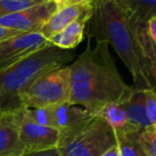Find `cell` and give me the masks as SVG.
I'll return each instance as SVG.
<instances>
[{"instance_id":"6da1fadb","label":"cell","mask_w":156,"mask_h":156,"mask_svg":"<svg viewBox=\"0 0 156 156\" xmlns=\"http://www.w3.org/2000/svg\"><path fill=\"white\" fill-rule=\"evenodd\" d=\"M69 69V103L84 107L93 116L107 103L123 102L134 90L122 79L104 41H96L93 48L88 44Z\"/></svg>"},{"instance_id":"7a4b0ae2","label":"cell","mask_w":156,"mask_h":156,"mask_svg":"<svg viewBox=\"0 0 156 156\" xmlns=\"http://www.w3.org/2000/svg\"><path fill=\"white\" fill-rule=\"evenodd\" d=\"M85 31L96 41L113 46L133 78L134 88L150 89L142 73L135 34L116 0H94Z\"/></svg>"},{"instance_id":"3957f363","label":"cell","mask_w":156,"mask_h":156,"mask_svg":"<svg viewBox=\"0 0 156 156\" xmlns=\"http://www.w3.org/2000/svg\"><path fill=\"white\" fill-rule=\"evenodd\" d=\"M74 53L54 46L41 48L12 66L0 70V105L12 101L15 108L20 107L18 97L41 76L65 67ZM3 111V109H2Z\"/></svg>"},{"instance_id":"277c9868","label":"cell","mask_w":156,"mask_h":156,"mask_svg":"<svg viewBox=\"0 0 156 156\" xmlns=\"http://www.w3.org/2000/svg\"><path fill=\"white\" fill-rule=\"evenodd\" d=\"M116 144L113 129L100 117L94 116L80 129L60 137L58 150L61 156H101Z\"/></svg>"},{"instance_id":"5b68a950","label":"cell","mask_w":156,"mask_h":156,"mask_svg":"<svg viewBox=\"0 0 156 156\" xmlns=\"http://www.w3.org/2000/svg\"><path fill=\"white\" fill-rule=\"evenodd\" d=\"M69 66L58 68L41 76L20 96L18 102L26 108H47L69 102Z\"/></svg>"},{"instance_id":"8992f818","label":"cell","mask_w":156,"mask_h":156,"mask_svg":"<svg viewBox=\"0 0 156 156\" xmlns=\"http://www.w3.org/2000/svg\"><path fill=\"white\" fill-rule=\"evenodd\" d=\"M17 114L19 138L26 153L58 148L60 141V132L58 129L34 122L25 115L23 107L17 108Z\"/></svg>"},{"instance_id":"52a82bcc","label":"cell","mask_w":156,"mask_h":156,"mask_svg":"<svg viewBox=\"0 0 156 156\" xmlns=\"http://www.w3.org/2000/svg\"><path fill=\"white\" fill-rule=\"evenodd\" d=\"M58 9V5L56 2L47 0L15 14L1 17L0 26L8 29L16 30L20 33L39 32L41 27L56 12Z\"/></svg>"},{"instance_id":"ba28073f","label":"cell","mask_w":156,"mask_h":156,"mask_svg":"<svg viewBox=\"0 0 156 156\" xmlns=\"http://www.w3.org/2000/svg\"><path fill=\"white\" fill-rule=\"evenodd\" d=\"M51 46L38 32L20 33L0 43V70L12 66L41 48Z\"/></svg>"},{"instance_id":"9c48e42d","label":"cell","mask_w":156,"mask_h":156,"mask_svg":"<svg viewBox=\"0 0 156 156\" xmlns=\"http://www.w3.org/2000/svg\"><path fill=\"white\" fill-rule=\"evenodd\" d=\"M25 148L19 138L17 108L0 116V156H23Z\"/></svg>"},{"instance_id":"30bf717a","label":"cell","mask_w":156,"mask_h":156,"mask_svg":"<svg viewBox=\"0 0 156 156\" xmlns=\"http://www.w3.org/2000/svg\"><path fill=\"white\" fill-rule=\"evenodd\" d=\"M91 10H93V3H76L61 6L41 27L38 33H41L46 39H48L51 35L60 32L74 20L85 15H90Z\"/></svg>"},{"instance_id":"8fae6325","label":"cell","mask_w":156,"mask_h":156,"mask_svg":"<svg viewBox=\"0 0 156 156\" xmlns=\"http://www.w3.org/2000/svg\"><path fill=\"white\" fill-rule=\"evenodd\" d=\"M133 31L139 48L142 73L149 88L156 93V46L149 38L144 27L135 28Z\"/></svg>"},{"instance_id":"7c38bea8","label":"cell","mask_w":156,"mask_h":156,"mask_svg":"<svg viewBox=\"0 0 156 156\" xmlns=\"http://www.w3.org/2000/svg\"><path fill=\"white\" fill-rule=\"evenodd\" d=\"M132 29L144 27L147 21L156 16V0H116Z\"/></svg>"},{"instance_id":"4fadbf2b","label":"cell","mask_w":156,"mask_h":156,"mask_svg":"<svg viewBox=\"0 0 156 156\" xmlns=\"http://www.w3.org/2000/svg\"><path fill=\"white\" fill-rule=\"evenodd\" d=\"M91 15V14H90ZM90 15H85L74 20L69 26L64 28L60 32L51 35L47 39L51 46L63 50H72L78 47L84 38L85 28Z\"/></svg>"},{"instance_id":"5bb4252c","label":"cell","mask_w":156,"mask_h":156,"mask_svg":"<svg viewBox=\"0 0 156 156\" xmlns=\"http://www.w3.org/2000/svg\"><path fill=\"white\" fill-rule=\"evenodd\" d=\"M144 89H136L132 91V94L126 99L121 102V106L123 107L126 117L129 123L137 127L138 129H147L150 126L146 114V106H144Z\"/></svg>"},{"instance_id":"9a60e30c","label":"cell","mask_w":156,"mask_h":156,"mask_svg":"<svg viewBox=\"0 0 156 156\" xmlns=\"http://www.w3.org/2000/svg\"><path fill=\"white\" fill-rule=\"evenodd\" d=\"M96 116L104 120L113 129L115 135L132 131H140L129 123L126 114L120 103H107L99 109Z\"/></svg>"},{"instance_id":"2e32d148","label":"cell","mask_w":156,"mask_h":156,"mask_svg":"<svg viewBox=\"0 0 156 156\" xmlns=\"http://www.w3.org/2000/svg\"><path fill=\"white\" fill-rule=\"evenodd\" d=\"M141 131H132L122 134H116L117 148L120 156H146L139 142Z\"/></svg>"},{"instance_id":"e0dca14e","label":"cell","mask_w":156,"mask_h":156,"mask_svg":"<svg viewBox=\"0 0 156 156\" xmlns=\"http://www.w3.org/2000/svg\"><path fill=\"white\" fill-rule=\"evenodd\" d=\"M47 0H0V18L36 5Z\"/></svg>"},{"instance_id":"ac0fdd59","label":"cell","mask_w":156,"mask_h":156,"mask_svg":"<svg viewBox=\"0 0 156 156\" xmlns=\"http://www.w3.org/2000/svg\"><path fill=\"white\" fill-rule=\"evenodd\" d=\"M139 142L146 156H156V124L142 129L139 134Z\"/></svg>"},{"instance_id":"d6986e66","label":"cell","mask_w":156,"mask_h":156,"mask_svg":"<svg viewBox=\"0 0 156 156\" xmlns=\"http://www.w3.org/2000/svg\"><path fill=\"white\" fill-rule=\"evenodd\" d=\"M144 106L148 121L151 125L156 124V93L152 89H144Z\"/></svg>"},{"instance_id":"ffe728a7","label":"cell","mask_w":156,"mask_h":156,"mask_svg":"<svg viewBox=\"0 0 156 156\" xmlns=\"http://www.w3.org/2000/svg\"><path fill=\"white\" fill-rule=\"evenodd\" d=\"M146 31L147 34H148L149 38L151 39L153 44L156 46V16H153L147 21L146 26Z\"/></svg>"},{"instance_id":"44dd1931","label":"cell","mask_w":156,"mask_h":156,"mask_svg":"<svg viewBox=\"0 0 156 156\" xmlns=\"http://www.w3.org/2000/svg\"><path fill=\"white\" fill-rule=\"evenodd\" d=\"M23 156H61L58 152V148L49 149V150L45 151H38V152H31V153H26Z\"/></svg>"},{"instance_id":"7402d4cb","label":"cell","mask_w":156,"mask_h":156,"mask_svg":"<svg viewBox=\"0 0 156 156\" xmlns=\"http://www.w3.org/2000/svg\"><path fill=\"white\" fill-rule=\"evenodd\" d=\"M17 34H20V32L16 31V30H12V29H8V28H4L0 26V43L5 39L10 38L12 36H15Z\"/></svg>"},{"instance_id":"603a6c76","label":"cell","mask_w":156,"mask_h":156,"mask_svg":"<svg viewBox=\"0 0 156 156\" xmlns=\"http://www.w3.org/2000/svg\"><path fill=\"white\" fill-rule=\"evenodd\" d=\"M101 156H120L119 150H118V148H117V144L112 147V148H109L107 151H105Z\"/></svg>"},{"instance_id":"cb8c5ba5","label":"cell","mask_w":156,"mask_h":156,"mask_svg":"<svg viewBox=\"0 0 156 156\" xmlns=\"http://www.w3.org/2000/svg\"><path fill=\"white\" fill-rule=\"evenodd\" d=\"M51 1L56 2V3H58V8H61V6L64 4V1H65V0H51Z\"/></svg>"},{"instance_id":"d4e9b609","label":"cell","mask_w":156,"mask_h":156,"mask_svg":"<svg viewBox=\"0 0 156 156\" xmlns=\"http://www.w3.org/2000/svg\"><path fill=\"white\" fill-rule=\"evenodd\" d=\"M3 112H4V111H0V116L2 115V113H3Z\"/></svg>"},{"instance_id":"484cf974","label":"cell","mask_w":156,"mask_h":156,"mask_svg":"<svg viewBox=\"0 0 156 156\" xmlns=\"http://www.w3.org/2000/svg\"><path fill=\"white\" fill-rule=\"evenodd\" d=\"M0 111H2V108H1V105H0Z\"/></svg>"}]
</instances>
